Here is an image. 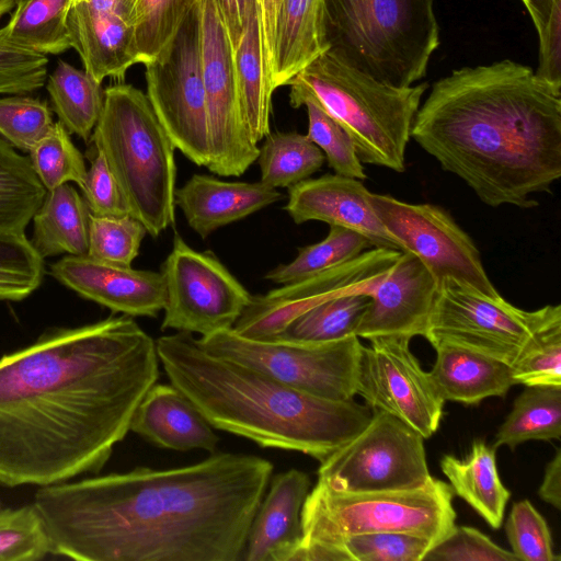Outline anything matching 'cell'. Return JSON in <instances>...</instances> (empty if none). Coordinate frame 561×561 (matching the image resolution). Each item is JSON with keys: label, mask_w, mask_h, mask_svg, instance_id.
Returning a JSON list of instances; mask_svg holds the SVG:
<instances>
[{"label": "cell", "mask_w": 561, "mask_h": 561, "mask_svg": "<svg viewBox=\"0 0 561 561\" xmlns=\"http://www.w3.org/2000/svg\"><path fill=\"white\" fill-rule=\"evenodd\" d=\"M199 0H129L139 64L156 57Z\"/></svg>", "instance_id": "obj_38"}, {"label": "cell", "mask_w": 561, "mask_h": 561, "mask_svg": "<svg viewBox=\"0 0 561 561\" xmlns=\"http://www.w3.org/2000/svg\"><path fill=\"white\" fill-rule=\"evenodd\" d=\"M539 37V65L535 75L561 88V0H557Z\"/></svg>", "instance_id": "obj_50"}, {"label": "cell", "mask_w": 561, "mask_h": 561, "mask_svg": "<svg viewBox=\"0 0 561 561\" xmlns=\"http://www.w3.org/2000/svg\"><path fill=\"white\" fill-rule=\"evenodd\" d=\"M424 437L383 411L351 440L320 462L318 482L339 492L419 489L430 474Z\"/></svg>", "instance_id": "obj_12"}, {"label": "cell", "mask_w": 561, "mask_h": 561, "mask_svg": "<svg viewBox=\"0 0 561 561\" xmlns=\"http://www.w3.org/2000/svg\"><path fill=\"white\" fill-rule=\"evenodd\" d=\"M175 205L187 225L202 238L220 227L243 219L279 199L283 194L261 181L227 182L203 174L192 175L175 188Z\"/></svg>", "instance_id": "obj_23"}, {"label": "cell", "mask_w": 561, "mask_h": 561, "mask_svg": "<svg viewBox=\"0 0 561 561\" xmlns=\"http://www.w3.org/2000/svg\"><path fill=\"white\" fill-rule=\"evenodd\" d=\"M16 0H0V18L15 9Z\"/></svg>", "instance_id": "obj_55"}, {"label": "cell", "mask_w": 561, "mask_h": 561, "mask_svg": "<svg viewBox=\"0 0 561 561\" xmlns=\"http://www.w3.org/2000/svg\"><path fill=\"white\" fill-rule=\"evenodd\" d=\"M370 302L365 293H345L305 311L273 340L297 343H324L355 334Z\"/></svg>", "instance_id": "obj_34"}, {"label": "cell", "mask_w": 561, "mask_h": 561, "mask_svg": "<svg viewBox=\"0 0 561 561\" xmlns=\"http://www.w3.org/2000/svg\"><path fill=\"white\" fill-rule=\"evenodd\" d=\"M254 2L257 0H215L233 49L241 39L247 13Z\"/></svg>", "instance_id": "obj_51"}, {"label": "cell", "mask_w": 561, "mask_h": 561, "mask_svg": "<svg viewBox=\"0 0 561 561\" xmlns=\"http://www.w3.org/2000/svg\"><path fill=\"white\" fill-rule=\"evenodd\" d=\"M310 486L309 476L298 469L273 478L253 516L240 560L295 561L302 536L301 510Z\"/></svg>", "instance_id": "obj_22"}, {"label": "cell", "mask_w": 561, "mask_h": 561, "mask_svg": "<svg viewBox=\"0 0 561 561\" xmlns=\"http://www.w3.org/2000/svg\"><path fill=\"white\" fill-rule=\"evenodd\" d=\"M26 0H16V5L25 2Z\"/></svg>", "instance_id": "obj_56"}, {"label": "cell", "mask_w": 561, "mask_h": 561, "mask_svg": "<svg viewBox=\"0 0 561 561\" xmlns=\"http://www.w3.org/2000/svg\"><path fill=\"white\" fill-rule=\"evenodd\" d=\"M46 194L30 157L0 137V232L25 233Z\"/></svg>", "instance_id": "obj_32"}, {"label": "cell", "mask_w": 561, "mask_h": 561, "mask_svg": "<svg viewBox=\"0 0 561 561\" xmlns=\"http://www.w3.org/2000/svg\"><path fill=\"white\" fill-rule=\"evenodd\" d=\"M70 0H26L18 4L0 28L4 44L37 53L58 55L71 47L67 27Z\"/></svg>", "instance_id": "obj_30"}, {"label": "cell", "mask_w": 561, "mask_h": 561, "mask_svg": "<svg viewBox=\"0 0 561 561\" xmlns=\"http://www.w3.org/2000/svg\"><path fill=\"white\" fill-rule=\"evenodd\" d=\"M453 496L451 486L435 478L419 489L359 493L317 482L301 510L302 536L295 561H327L341 539L365 533H409L435 545L456 526Z\"/></svg>", "instance_id": "obj_8"}, {"label": "cell", "mask_w": 561, "mask_h": 561, "mask_svg": "<svg viewBox=\"0 0 561 561\" xmlns=\"http://www.w3.org/2000/svg\"><path fill=\"white\" fill-rule=\"evenodd\" d=\"M206 352L250 366L299 391L330 400L356 394L363 344L355 334L324 343L252 340L232 328L197 339Z\"/></svg>", "instance_id": "obj_9"}, {"label": "cell", "mask_w": 561, "mask_h": 561, "mask_svg": "<svg viewBox=\"0 0 561 561\" xmlns=\"http://www.w3.org/2000/svg\"><path fill=\"white\" fill-rule=\"evenodd\" d=\"M233 65L242 115L252 140L259 144L271 133L274 89L263 49L257 2L247 13L241 39L233 49Z\"/></svg>", "instance_id": "obj_27"}, {"label": "cell", "mask_w": 561, "mask_h": 561, "mask_svg": "<svg viewBox=\"0 0 561 561\" xmlns=\"http://www.w3.org/2000/svg\"><path fill=\"white\" fill-rule=\"evenodd\" d=\"M30 159L47 191L73 182L83 187L87 167L68 130L56 122L50 131L32 149Z\"/></svg>", "instance_id": "obj_40"}, {"label": "cell", "mask_w": 561, "mask_h": 561, "mask_svg": "<svg viewBox=\"0 0 561 561\" xmlns=\"http://www.w3.org/2000/svg\"><path fill=\"white\" fill-rule=\"evenodd\" d=\"M287 85L293 107L311 101L347 130L362 163L405 170V151L426 82L393 87L322 54Z\"/></svg>", "instance_id": "obj_7"}, {"label": "cell", "mask_w": 561, "mask_h": 561, "mask_svg": "<svg viewBox=\"0 0 561 561\" xmlns=\"http://www.w3.org/2000/svg\"><path fill=\"white\" fill-rule=\"evenodd\" d=\"M259 4H260V0H257Z\"/></svg>", "instance_id": "obj_58"}, {"label": "cell", "mask_w": 561, "mask_h": 561, "mask_svg": "<svg viewBox=\"0 0 561 561\" xmlns=\"http://www.w3.org/2000/svg\"><path fill=\"white\" fill-rule=\"evenodd\" d=\"M495 450L493 446L478 439L462 459L444 456L440 468L454 494L465 500L492 528L497 529L502 526L511 492L500 479Z\"/></svg>", "instance_id": "obj_28"}, {"label": "cell", "mask_w": 561, "mask_h": 561, "mask_svg": "<svg viewBox=\"0 0 561 561\" xmlns=\"http://www.w3.org/2000/svg\"><path fill=\"white\" fill-rule=\"evenodd\" d=\"M360 180L324 174L288 187L285 210L295 224L319 220L363 234L374 248L401 251L379 220Z\"/></svg>", "instance_id": "obj_21"}, {"label": "cell", "mask_w": 561, "mask_h": 561, "mask_svg": "<svg viewBox=\"0 0 561 561\" xmlns=\"http://www.w3.org/2000/svg\"><path fill=\"white\" fill-rule=\"evenodd\" d=\"M54 124L45 101L25 94L0 98V137L13 148L30 153Z\"/></svg>", "instance_id": "obj_43"}, {"label": "cell", "mask_w": 561, "mask_h": 561, "mask_svg": "<svg viewBox=\"0 0 561 561\" xmlns=\"http://www.w3.org/2000/svg\"><path fill=\"white\" fill-rule=\"evenodd\" d=\"M46 89L58 122L69 134L89 142L103 107L101 82L85 70L58 60Z\"/></svg>", "instance_id": "obj_31"}, {"label": "cell", "mask_w": 561, "mask_h": 561, "mask_svg": "<svg viewBox=\"0 0 561 561\" xmlns=\"http://www.w3.org/2000/svg\"><path fill=\"white\" fill-rule=\"evenodd\" d=\"M324 53L321 0H283L274 30L272 88L287 85Z\"/></svg>", "instance_id": "obj_26"}, {"label": "cell", "mask_w": 561, "mask_h": 561, "mask_svg": "<svg viewBox=\"0 0 561 561\" xmlns=\"http://www.w3.org/2000/svg\"><path fill=\"white\" fill-rule=\"evenodd\" d=\"M81 191L91 215L110 217L129 215L105 159L94 147Z\"/></svg>", "instance_id": "obj_49"}, {"label": "cell", "mask_w": 561, "mask_h": 561, "mask_svg": "<svg viewBox=\"0 0 561 561\" xmlns=\"http://www.w3.org/2000/svg\"><path fill=\"white\" fill-rule=\"evenodd\" d=\"M283 0H260L261 31L265 59L271 73L276 18Z\"/></svg>", "instance_id": "obj_53"}, {"label": "cell", "mask_w": 561, "mask_h": 561, "mask_svg": "<svg viewBox=\"0 0 561 561\" xmlns=\"http://www.w3.org/2000/svg\"><path fill=\"white\" fill-rule=\"evenodd\" d=\"M170 383L217 430L320 462L357 435L374 411L291 388L250 366L213 355L188 332L156 341Z\"/></svg>", "instance_id": "obj_4"}, {"label": "cell", "mask_w": 561, "mask_h": 561, "mask_svg": "<svg viewBox=\"0 0 561 561\" xmlns=\"http://www.w3.org/2000/svg\"><path fill=\"white\" fill-rule=\"evenodd\" d=\"M438 284L426 266L412 253L399 257L370 293V302L362 316L355 335H425Z\"/></svg>", "instance_id": "obj_18"}, {"label": "cell", "mask_w": 561, "mask_h": 561, "mask_svg": "<svg viewBox=\"0 0 561 561\" xmlns=\"http://www.w3.org/2000/svg\"><path fill=\"white\" fill-rule=\"evenodd\" d=\"M147 234L144 225L130 215L89 217L90 257L119 266H131Z\"/></svg>", "instance_id": "obj_42"}, {"label": "cell", "mask_w": 561, "mask_h": 561, "mask_svg": "<svg viewBox=\"0 0 561 561\" xmlns=\"http://www.w3.org/2000/svg\"><path fill=\"white\" fill-rule=\"evenodd\" d=\"M527 9L536 31L539 34L546 28L557 0H520Z\"/></svg>", "instance_id": "obj_54"}, {"label": "cell", "mask_w": 561, "mask_h": 561, "mask_svg": "<svg viewBox=\"0 0 561 561\" xmlns=\"http://www.w3.org/2000/svg\"><path fill=\"white\" fill-rule=\"evenodd\" d=\"M304 105L308 113L307 136L324 153L329 167L336 174L365 180L367 175L347 130L316 103L307 101Z\"/></svg>", "instance_id": "obj_45"}, {"label": "cell", "mask_w": 561, "mask_h": 561, "mask_svg": "<svg viewBox=\"0 0 561 561\" xmlns=\"http://www.w3.org/2000/svg\"><path fill=\"white\" fill-rule=\"evenodd\" d=\"M436 360L430 377L444 401L478 404L503 397L516 385L508 364L450 343L434 346Z\"/></svg>", "instance_id": "obj_25"}, {"label": "cell", "mask_w": 561, "mask_h": 561, "mask_svg": "<svg viewBox=\"0 0 561 561\" xmlns=\"http://www.w3.org/2000/svg\"><path fill=\"white\" fill-rule=\"evenodd\" d=\"M147 98L175 149L199 167L209 161L202 70L199 2L171 41L145 64Z\"/></svg>", "instance_id": "obj_11"}, {"label": "cell", "mask_w": 561, "mask_h": 561, "mask_svg": "<svg viewBox=\"0 0 561 561\" xmlns=\"http://www.w3.org/2000/svg\"><path fill=\"white\" fill-rule=\"evenodd\" d=\"M362 348L356 394L373 411L387 412L424 438L438 428L444 400L410 351V337L379 336Z\"/></svg>", "instance_id": "obj_17"}, {"label": "cell", "mask_w": 561, "mask_h": 561, "mask_svg": "<svg viewBox=\"0 0 561 561\" xmlns=\"http://www.w3.org/2000/svg\"><path fill=\"white\" fill-rule=\"evenodd\" d=\"M89 217L83 197L69 183L47 191L32 219L31 243L44 260L58 254H87Z\"/></svg>", "instance_id": "obj_29"}, {"label": "cell", "mask_w": 561, "mask_h": 561, "mask_svg": "<svg viewBox=\"0 0 561 561\" xmlns=\"http://www.w3.org/2000/svg\"><path fill=\"white\" fill-rule=\"evenodd\" d=\"M411 138L491 207H535L561 176V88L505 59L435 81Z\"/></svg>", "instance_id": "obj_3"}, {"label": "cell", "mask_w": 561, "mask_h": 561, "mask_svg": "<svg viewBox=\"0 0 561 561\" xmlns=\"http://www.w3.org/2000/svg\"><path fill=\"white\" fill-rule=\"evenodd\" d=\"M432 546L428 539L409 533L357 534L333 546L327 561H423Z\"/></svg>", "instance_id": "obj_37"}, {"label": "cell", "mask_w": 561, "mask_h": 561, "mask_svg": "<svg viewBox=\"0 0 561 561\" xmlns=\"http://www.w3.org/2000/svg\"><path fill=\"white\" fill-rule=\"evenodd\" d=\"M505 531L517 560L560 561L546 519L528 500L513 504Z\"/></svg>", "instance_id": "obj_46"}, {"label": "cell", "mask_w": 561, "mask_h": 561, "mask_svg": "<svg viewBox=\"0 0 561 561\" xmlns=\"http://www.w3.org/2000/svg\"><path fill=\"white\" fill-rule=\"evenodd\" d=\"M400 253L374 248L313 276L252 295L232 330L247 339L273 340L294 319L324 300L345 293L370 295Z\"/></svg>", "instance_id": "obj_16"}, {"label": "cell", "mask_w": 561, "mask_h": 561, "mask_svg": "<svg viewBox=\"0 0 561 561\" xmlns=\"http://www.w3.org/2000/svg\"><path fill=\"white\" fill-rule=\"evenodd\" d=\"M561 437V387L526 386L499 427L493 447Z\"/></svg>", "instance_id": "obj_33"}, {"label": "cell", "mask_w": 561, "mask_h": 561, "mask_svg": "<svg viewBox=\"0 0 561 561\" xmlns=\"http://www.w3.org/2000/svg\"><path fill=\"white\" fill-rule=\"evenodd\" d=\"M67 27L71 47L96 81H124L139 64L129 0H70Z\"/></svg>", "instance_id": "obj_19"}, {"label": "cell", "mask_w": 561, "mask_h": 561, "mask_svg": "<svg viewBox=\"0 0 561 561\" xmlns=\"http://www.w3.org/2000/svg\"><path fill=\"white\" fill-rule=\"evenodd\" d=\"M427 561H516L512 551L493 542L488 536L469 526H455L424 556Z\"/></svg>", "instance_id": "obj_47"}, {"label": "cell", "mask_w": 561, "mask_h": 561, "mask_svg": "<svg viewBox=\"0 0 561 561\" xmlns=\"http://www.w3.org/2000/svg\"><path fill=\"white\" fill-rule=\"evenodd\" d=\"M538 494L540 499L557 510L561 508V450L558 449L547 465Z\"/></svg>", "instance_id": "obj_52"}, {"label": "cell", "mask_w": 561, "mask_h": 561, "mask_svg": "<svg viewBox=\"0 0 561 561\" xmlns=\"http://www.w3.org/2000/svg\"><path fill=\"white\" fill-rule=\"evenodd\" d=\"M44 274V259L25 233L0 232V301L25 299L41 286Z\"/></svg>", "instance_id": "obj_39"}, {"label": "cell", "mask_w": 561, "mask_h": 561, "mask_svg": "<svg viewBox=\"0 0 561 561\" xmlns=\"http://www.w3.org/2000/svg\"><path fill=\"white\" fill-rule=\"evenodd\" d=\"M558 312H561L560 305L526 311L502 296L490 297L446 278L438 286L424 337L433 347L439 343L456 344L511 366Z\"/></svg>", "instance_id": "obj_10"}, {"label": "cell", "mask_w": 561, "mask_h": 561, "mask_svg": "<svg viewBox=\"0 0 561 561\" xmlns=\"http://www.w3.org/2000/svg\"><path fill=\"white\" fill-rule=\"evenodd\" d=\"M273 472L218 453L194 465L135 468L35 494L50 553L82 561H238Z\"/></svg>", "instance_id": "obj_2"}, {"label": "cell", "mask_w": 561, "mask_h": 561, "mask_svg": "<svg viewBox=\"0 0 561 561\" xmlns=\"http://www.w3.org/2000/svg\"><path fill=\"white\" fill-rule=\"evenodd\" d=\"M370 247L363 234L344 227L330 226L322 241L300 248L290 263L274 267L265 278L280 286L295 283L343 264Z\"/></svg>", "instance_id": "obj_36"}, {"label": "cell", "mask_w": 561, "mask_h": 561, "mask_svg": "<svg viewBox=\"0 0 561 561\" xmlns=\"http://www.w3.org/2000/svg\"><path fill=\"white\" fill-rule=\"evenodd\" d=\"M103 93L90 140L105 159L128 214L156 238L175 222V147L141 90L121 82Z\"/></svg>", "instance_id": "obj_6"}, {"label": "cell", "mask_w": 561, "mask_h": 561, "mask_svg": "<svg viewBox=\"0 0 561 561\" xmlns=\"http://www.w3.org/2000/svg\"><path fill=\"white\" fill-rule=\"evenodd\" d=\"M256 160L262 183L288 188L316 173L325 157L307 135L276 131L265 137Z\"/></svg>", "instance_id": "obj_35"}, {"label": "cell", "mask_w": 561, "mask_h": 561, "mask_svg": "<svg viewBox=\"0 0 561 561\" xmlns=\"http://www.w3.org/2000/svg\"><path fill=\"white\" fill-rule=\"evenodd\" d=\"M130 431L165 449L216 451L214 427L172 383H154L138 404Z\"/></svg>", "instance_id": "obj_24"}, {"label": "cell", "mask_w": 561, "mask_h": 561, "mask_svg": "<svg viewBox=\"0 0 561 561\" xmlns=\"http://www.w3.org/2000/svg\"><path fill=\"white\" fill-rule=\"evenodd\" d=\"M158 377L156 341L126 314L50 329L0 357V484L98 473Z\"/></svg>", "instance_id": "obj_1"}, {"label": "cell", "mask_w": 561, "mask_h": 561, "mask_svg": "<svg viewBox=\"0 0 561 561\" xmlns=\"http://www.w3.org/2000/svg\"><path fill=\"white\" fill-rule=\"evenodd\" d=\"M48 553L49 538L34 504L0 512V561L39 560Z\"/></svg>", "instance_id": "obj_44"}, {"label": "cell", "mask_w": 561, "mask_h": 561, "mask_svg": "<svg viewBox=\"0 0 561 561\" xmlns=\"http://www.w3.org/2000/svg\"><path fill=\"white\" fill-rule=\"evenodd\" d=\"M47 64L45 55L0 41V94H26L43 88Z\"/></svg>", "instance_id": "obj_48"}, {"label": "cell", "mask_w": 561, "mask_h": 561, "mask_svg": "<svg viewBox=\"0 0 561 561\" xmlns=\"http://www.w3.org/2000/svg\"><path fill=\"white\" fill-rule=\"evenodd\" d=\"M202 70L209 131L207 168L240 176L256 161L260 148L247 128L240 105L233 48L215 0H199Z\"/></svg>", "instance_id": "obj_15"}, {"label": "cell", "mask_w": 561, "mask_h": 561, "mask_svg": "<svg viewBox=\"0 0 561 561\" xmlns=\"http://www.w3.org/2000/svg\"><path fill=\"white\" fill-rule=\"evenodd\" d=\"M321 33L324 54L398 88L426 76L440 43L434 0H321Z\"/></svg>", "instance_id": "obj_5"}, {"label": "cell", "mask_w": 561, "mask_h": 561, "mask_svg": "<svg viewBox=\"0 0 561 561\" xmlns=\"http://www.w3.org/2000/svg\"><path fill=\"white\" fill-rule=\"evenodd\" d=\"M511 368L515 383L561 387V312L533 336Z\"/></svg>", "instance_id": "obj_41"}, {"label": "cell", "mask_w": 561, "mask_h": 561, "mask_svg": "<svg viewBox=\"0 0 561 561\" xmlns=\"http://www.w3.org/2000/svg\"><path fill=\"white\" fill-rule=\"evenodd\" d=\"M2 510H3V507H2V503L0 502V512H1Z\"/></svg>", "instance_id": "obj_57"}, {"label": "cell", "mask_w": 561, "mask_h": 561, "mask_svg": "<svg viewBox=\"0 0 561 561\" xmlns=\"http://www.w3.org/2000/svg\"><path fill=\"white\" fill-rule=\"evenodd\" d=\"M369 201L401 251L414 254L438 286L453 278L490 297L501 296L483 267L477 245L445 209L374 193Z\"/></svg>", "instance_id": "obj_14"}, {"label": "cell", "mask_w": 561, "mask_h": 561, "mask_svg": "<svg viewBox=\"0 0 561 561\" xmlns=\"http://www.w3.org/2000/svg\"><path fill=\"white\" fill-rule=\"evenodd\" d=\"M50 275L79 296L129 317H157L165 304L161 272L96 261L87 254L65 255Z\"/></svg>", "instance_id": "obj_20"}, {"label": "cell", "mask_w": 561, "mask_h": 561, "mask_svg": "<svg viewBox=\"0 0 561 561\" xmlns=\"http://www.w3.org/2000/svg\"><path fill=\"white\" fill-rule=\"evenodd\" d=\"M165 285L162 330L206 336L231 329L251 294L209 252H197L179 234L161 267Z\"/></svg>", "instance_id": "obj_13"}]
</instances>
